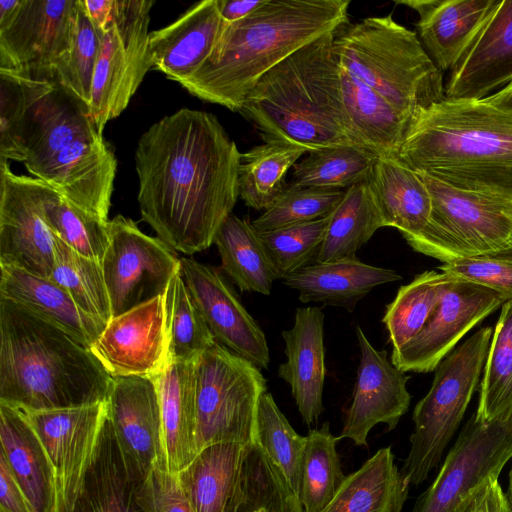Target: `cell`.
I'll list each match as a JSON object with an SVG mask.
<instances>
[{
    "label": "cell",
    "mask_w": 512,
    "mask_h": 512,
    "mask_svg": "<svg viewBox=\"0 0 512 512\" xmlns=\"http://www.w3.org/2000/svg\"><path fill=\"white\" fill-rule=\"evenodd\" d=\"M240 157L211 113L182 108L161 118L135 149L142 220L174 251L209 248L238 200Z\"/></svg>",
    "instance_id": "cell-1"
},
{
    "label": "cell",
    "mask_w": 512,
    "mask_h": 512,
    "mask_svg": "<svg viewBox=\"0 0 512 512\" xmlns=\"http://www.w3.org/2000/svg\"><path fill=\"white\" fill-rule=\"evenodd\" d=\"M337 30L278 63L245 97L238 112L256 126L265 143L294 145L307 153L339 146L363 147L344 107L334 50Z\"/></svg>",
    "instance_id": "cell-2"
},
{
    "label": "cell",
    "mask_w": 512,
    "mask_h": 512,
    "mask_svg": "<svg viewBox=\"0 0 512 512\" xmlns=\"http://www.w3.org/2000/svg\"><path fill=\"white\" fill-rule=\"evenodd\" d=\"M349 0H265L244 19L225 24L201 68L181 86L238 112L256 82L289 55L349 23Z\"/></svg>",
    "instance_id": "cell-3"
},
{
    "label": "cell",
    "mask_w": 512,
    "mask_h": 512,
    "mask_svg": "<svg viewBox=\"0 0 512 512\" xmlns=\"http://www.w3.org/2000/svg\"><path fill=\"white\" fill-rule=\"evenodd\" d=\"M112 377L79 341L0 297V402L22 411L104 402Z\"/></svg>",
    "instance_id": "cell-4"
},
{
    "label": "cell",
    "mask_w": 512,
    "mask_h": 512,
    "mask_svg": "<svg viewBox=\"0 0 512 512\" xmlns=\"http://www.w3.org/2000/svg\"><path fill=\"white\" fill-rule=\"evenodd\" d=\"M396 160L455 188L512 200V111L444 98L419 114Z\"/></svg>",
    "instance_id": "cell-5"
},
{
    "label": "cell",
    "mask_w": 512,
    "mask_h": 512,
    "mask_svg": "<svg viewBox=\"0 0 512 512\" xmlns=\"http://www.w3.org/2000/svg\"><path fill=\"white\" fill-rule=\"evenodd\" d=\"M334 50L343 69L414 120L445 98L443 72L416 33L391 15L340 27Z\"/></svg>",
    "instance_id": "cell-6"
},
{
    "label": "cell",
    "mask_w": 512,
    "mask_h": 512,
    "mask_svg": "<svg viewBox=\"0 0 512 512\" xmlns=\"http://www.w3.org/2000/svg\"><path fill=\"white\" fill-rule=\"evenodd\" d=\"M492 334L491 327H483L452 350L439 363L431 388L416 404L410 450L401 469L410 484H421L439 464L479 385Z\"/></svg>",
    "instance_id": "cell-7"
},
{
    "label": "cell",
    "mask_w": 512,
    "mask_h": 512,
    "mask_svg": "<svg viewBox=\"0 0 512 512\" xmlns=\"http://www.w3.org/2000/svg\"><path fill=\"white\" fill-rule=\"evenodd\" d=\"M431 196L427 226L403 236L415 251L443 263L512 251V200L455 188L418 173Z\"/></svg>",
    "instance_id": "cell-8"
},
{
    "label": "cell",
    "mask_w": 512,
    "mask_h": 512,
    "mask_svg": "<svg viewBox=\"0 0 512 512\" xmlns=\"http://www.w3.org/2000/svg\"><path fill=\"white\" fill-rule=\"evenodd\" d=\"M196 448L255 442L259 400L267 383L256 365L215 342L195 360Z\"/></svg>",
    "instance_id": "cell-9"
},
{
    "label": "cell",
    "mask_w": 512,
    "mask_h": 512,
    "mask_svg": "<svg viewBox=\"0 0 512 512\" xmlns=\"http://www.w3.org/2000/svg\"><path fill=\"white\" fill-rule=\"evenodd\" d=\"M153 0H116L93 74L88 114L100 133L118 117L152 68L148 31Z\"/></svg>",
    "instance_id": "cell-10"
},
{
    "label": "cell",
    "mask_w": 512,
    "mask_h": 512,
    "mask_svg": "<svg viewBox=\"0 0 512 512\" xmlns=\"http://www.w3.org/2000/svg\"><path fill=\"white\" fill-rule=\"evenodd\" d=\"M511 459L512 409L487 421L473 414L410 512H461L490 477H499Z\"/></svg>",
    "instance_id": "cell-11"
},
{
    "label": "cell",
    "mask_w": 512,
    "mask_h": 512,
    "mask_svg": "<svg viewBox=\"0 0 512 512\" xmlns=\"http://www.w3.org/2000/svg\"><path fill=\"white\" fill-rule=\"evenodd\" d=\"M109 235L101 267L114 318L165 295L180 269V258L161 239L144 234L120 214L109 220Z\"/></svg>",
    "instance_id": "cell-12"
},
{
    "label": "cell",
    "mask_w": 512,
    "mask_h": 512,
    "mask_svg": "<svg viewBox=\"0 0 512 512\" xmlns=\"http://www.w3.org/2000/svg\"><path fill=\"white\" fill-rule=\"evenodd\" d=\"M77 14L78 0H22L0 29V69L54 82L70 57Z\"/></svg>",
    "instance_id": "cell-13"
},
{
    "label": "cell",
    "mask_w": 512,
    "mask_h": 512,
    "mask_svg": "<svg viewBox=\"0 0 512 512\" xmlns=\"http://www.w3.org/2000/svg\"><path fill=\"white\" fill-rule=\"evenodd\" d=\"M51 190L35 177L15 174L0 158V265L51 275L56 235L44 211Z\"/></svg>",
    "instance_id": "cell-14"
},
{
    "label": "cell",
    "mask_w": 512,
    "mask_h": 512,
    "mask_svg": "<svg viewBox=\"0 0 512 512\" xmlns=\"http://www.w3.org/2000/svg\"><path fill=\"white\" fill-rule=\"evenodd\" d=\"M508 300L487 287L450 277L423 329L392 351L391 362L404 373L435 370L467 332Z\"/></svg>",
    "instance_id": "cell-15"
},
{
    "label": "cell",
    "mask_w": 512,
    "mask_h": 512,
    "mask_svg": "<svg viewBox=\"0 0 512 512\" xmlns=\"http://www.w3.org/2000/svg\"><path fill=\"white\" fill-rule=\"evenodd\" d=\"M117 160L96 125L28 172L77 207L108 221Z\"/></svg>",
    "instance_id": "cell-16"
},
{
    "label": "cell",
    "mask_w": 512,
    "mask_h": 512,
    "mask_svg": "<svg viewBox=\"0 0 512 512\" xmlns=\"http://www.w3.org/2000/svg\"><path fill=\"white\" fill-rule=\"evenodd\" d=\"M22 412L38 436L51 464L53 500L72 497L83 482L107 417L106 401Z\"/></svg>",
    "instance_id": "cell-17"
},
{
    "label": "cell",
    "mask_w": 512,
    "mask_h": 512,
    "mask_svg": "<svg viewBox=\"0 0 512 512\" xmlns=\"http://www.w3.org/2000/svg\"><path fill=\"white\" fill-rule=\"evenodd\" d=\"M179 272L215 341L258 368L268 369L266 336L222 273L188 257L180 258Z\"/></svg>",
    "instance_id": "cell-18"
},
{
    "label": "cell",
    "mask_w": 512,
    "mask_h": 512,
    "mask_svg": "<svg viewBox=\"0 0 512 512\" xmlns=\"http://www.w3.org/2000/svg\"><path fill=\"white\" fill-rule=\"evenodd\" d=\"M90 351L112 378L158 376L168 363L164 295L112 318Z\"/></svg>",
    "instance_id": "cell-19"
},
{
    "label": "cell",
    "mask_w": 512,
    "mask_h": 512,
    "mask_svg": "<svg viewBox=\"0 0 512 512\" xmlns=\"http://www.w3.org/2000/svg\"><path fill=\"white\" fill-rule=\"evenodd\" d=\"M106 407L126 466L141 483L155 465L165 464L155 379L138 376L113 378Z\"/></svg>",
    "instance_id": "cell-20"
},
{
    "label": "cell",
    "mask_w": 512,
    "mask_h": 512,
    "mask_svg": "<svg viewBox=\"0 0 512 512\" xmlns=\"http://www.w3.org/2000/svg\"><path fill=\"white\" fill-rule=\"evenodd\" d=\"M356 335L361 351L353 399L346 411L341 439L367 446L370 430L379 423L393 430L409 409V376L388 359L386 350H377L360 327Z\"/></svg>",
    "instance_id": "cell-21"
},
{
    "label": "cell",
    "mask_w": 512,
    "mask_h": 512,
    "mask_svg": "<svg viewBox=\"0 0 512 512\" xmlns=\"http://www.w3.org/2000/svg\"><path fill=\"white\" fill-rule=\"evenodd\" d=\"M511 82L512 0H503L450 71L445 98L482 100Z\"/></svg>",
    "instance_id": "cell-22"
},
{
    "label": "cell",
    "mask_w": 512,
    "mask_h": 512,
    "mask_svg": "<svg viewBox=\"0 0 512 512\" xmlns=\"http://www.w3.org/2000/svg\"><path fill=\"white\" fill-rule=\"evenodd\" d=\"M419 15L416 28L427 53L451 71L500 4L496 0H401Z\"/></svg>",
    "instance_id": "cell-23"
},
{
    "label": "cell",
    "mask_w": 512,
    "mask_h": 512,
    "mask_svg": "<svg viewBox=\"0 0 512 512\" xmlns=\"http://www.w3.org/2000/svg\"><path fill=\"white\" fill-rule=\"evenodd\" d=\"M224 25L217 0L195 3L176 21L150 32L153 68L181 85L207 60Z\"/></svg>",
    "instance_id": "cell-24"
},
{
    "label": "cell",
    "mask_w": 512,
    "mask_h": 512,
    "mask_svg": "<svg viewBox=\"0 0 512 512\" xmlns=\"http://www.w3.org/2000/svg\"><path fill=\"white\" fill-rule=\"evenodd\" d=\"M324 318L319 307L298 308L293 327L282 331L287 360L279 366L278 376L290 385L307 425L317 422L324 410Z\"/></svg>",
    "instance_id": "cell-25"
},
{
    "label": "cell",
    "mask_w": 512,
    "mask_h": 512,
    "mask_svg": "<svg viewBox=\"0 0 512 512\" xmlns=\"http://www.w3.org/2000/svg\"><path fill=\"white\" fill-rule=\"evenodd\" d=\"M139 482L126 466L108 416L78 491L50 512H133Z\"/></svg>",
    "instance_id": "cell-26"
},
{
    "label": "cell",
    "mask_w": 512,
    "mask_h": 512,
    "mask_svg": "<svg viewBox=\"0 0 512 512\" xmlns=\"http://www.w3.org/2000/svg\"><path fill=\"white\" fill-rule=\"evenodd\" d=\"M0 297L60 328L89 350L106 323L85 313L69 293L49 278L0 265Z\"/></svg>",
    "instance_id": "cell-27"
},
{
    "label": "cell",
    "mask_w": 512,
    "mask_h": 512,
    "mask_svg": "<svg viewBox=\"0 0 512 512\" xmlns=\"http://www.w3.org/2000/svg\"><path fill=\"white\" fill-rule=\"evenodd\" d=\"M392 269L372 266L356 256L305 266L283 279L302 303L319 302L353 311L376 286L401 280Z\"/></svg>",
    "instance_id": "cell-28"
},
{
    "label": "cell",
    "mask_w": 512,
    "mask_h": 512,
    "mask_svg": "<svg viewBox=\"0 0 512 512\" xmlns=\"http://www.w3.org/2000/svg\"><path fill=\"white\" fill-rule=\"evenodd\" d=\"M162 421L165 465L178 474L197 455L195 364L167 363L154 377Z\"/></svg>",
    "instance_id": "cell-29"
},
{
    "label": "cell",
    "mask_w": 512,
    "mask_h": 512,
    "mask_svg": "<svg viewBox=\"0 0 512 512\" xmlns=\"http://www.w3.org/2000/svg\"><path fill=\"white\" fill-rule=\"evenodd\" d=\"M340 79L345 111L362 146L396 159L415 120L341 66Z\"/></svg>",
    "instance_id": "cell-30"
},
{
    "label": "cell",
    "mask_w": 512,
    "mask_h": 512,
    "mask_svg": "<svg viewBox=\"0 0 512 512\" xmlns=\"http://www.w3.org/2000/svg\"><path fill=\"white\" fill-rule=\"evenodd\" d=\"M366 183L385 227H394L408 236L427 226L432 200L417 172L396 159L378 157Z\"/></svg>",
    "instance_id": "cell-31"
},
{
    "label": "cell",
    "mask_w": 512,
    "mask_h": 512,
    "mask_svg": "<svg viewBox=\"0 0 512 512\" xmlns=\"http://www.w3.org/2000/svg\"><path fill=\"white\" fill-rule=\"evenodd\" d=\"M0 454L37 512H50L54 478L48 456L25 414L0 402Z\"/></svg>",
    "instance_id": "cell-32"
},
{
    "label": "cell",
    "mask_w": 512,
    "mask_h": 512,
    "mask_svg": "<svg viewBox=\"0 0 512 512\" xmlns=\"http://www.w3.org/2000/svg\"><path fill=\"white\" fill-rule=\"evenodd\" d=\"M410 483L398 469L391 447L379 449L346 476L322 512H401Z\"/></svg>",
    "instance_id": "cell-33"
},
{
    "label": "cell",
    "mask_w": 512,
    "mask_h": 512,
    "mask_svg": "<svg viewBox=\"0 0 512 512\" xmlns=\"http://www.w3.org/2000/svg\"><path fill=\"white\" fill-rule=\"evenodd\" d=\"M248 445L221 442L206 446L177 474L194 512L225 511Z\"/></svg>",
    "instance_id": "cell-34"
},
{
    "label": "cell",
    "mask_w": 512,
    "mask_h": 512,
    "mask_svg": "<svg viewBox=\"0 0 512 512\" xmlns=\"http://www.w3.org/2000/svg\"><path fill=\"white\" fill-rule=\"evenodd\" d=\"M214 244L222 270L241 292L269 295L277 279L266 248L248 218L231 213L218 230Z\"/></svg>",
    "instance_id": "cell-35"
},
{
    "label": "cell",
    "mask_w": 512,
    "mask_h": 512,
    "mask_svg": "<svg viewBox=\"0 0 512 512\" xmlns=\"http://www.w3.org/2000/svg\"><path fill=\"white\" fill-rule=\"evenodd\" d=\"M224 512H304L284 475L256 443L245 453Z\"/></svg>",
    "instance_id": "cell-36"
},
{
    "label": "cell",
    "mask_w": 512,
    "mask_h": 512,
    "mask_svg": "<svg viewBox=\"0 0 512 512\" xmlns=\"http://www.w3.org/2000/svg\"><path fill=\"white\" fill-rule=\"evenodd\" d=\"M385 227L366 182L345 190V195L330 214L316 262H329L356 256L374 233Z\"/></svg>",
    "instance_id": "cell-37"
},
{
    "label": "cell",
    "mask_w": 512,
    "mask_h": 512,
    "mask_svg": "<svg viewBox=\"0 0 512 512\" xmlns=\"http://www.w3.org/2000/svg\"><path fill=\"white\" fill-rule=\"evenodd\" d=\"M305 153L302 147L279 143L257 145L241 153L239 197L248 207L266 211L285 191L287 171Z\"/></svg>",
    "instance_id": "cell-38"
},
{
    "label": "cell",
    "mask_w": 512,
    "mask_h": 512,
    "mask_svg": "<svg viewBox=\"0 0 512 512\" xmlns=\"http://www.w3.org/2000/svg\"><path fill=\"white\" fill-rule=\"evenodd\" d=\"M340 440L328 422L306 436L298 493L304 512H322L342 486L346 475L336 449Z\"/></svg>",
    "instance_id": "cell-39"
},
{
    "label": "cell",
    "mask_w": 512,
    "mask_h": 512,
    "mask_svg": "<svg viewBox=\"0 0 512 512\" xmlns=\"http://www.w3.org/2000/svg\"><path fill=\"white\" fill-rule=\"evenodd\" d=\"M449 280L450 276L442 271L428 270L399 288L382 319L392 351L401 348L423 329Z\"/></svg>",
    "instance_id": "cell-40"
},
{
    "label": "cell",
    "mask_w": 512,
    "mask_h": 512,
    "mask_svg": "<svg viewBox=\"0 0 512 512\" xmlns=\"http://www.w3.org/2000/svg\"><path fill=\"white\" fill-rule=\"evenodd\" d=\"M164 299L168 363L194 361L216 341L179 271Z\"/></svg>",
    "instance_id": "cell-41"
},
{
    "label": "cell",
    "mask_w": 512,
    "mask_h": 512,
    "mask_svg": "<svg viewBox=\"0 0 512 512\" xmlns=\"http://www.w3.org/2000/svg\"><path fill=\"white\" fill-rule=\"evenodd\" d=\"M378 157L359 146H339L310 152L293 166L290 184L346 190L367 181Z\"/></svg>",
    "instance_id": "cell-42"
},
{
    "label": "cell",
    "mask_w": 512,
    "mask_h": 512,
    "mask_svg": "<svg viewBox=\"0 0 512 512\" xmlns=\"http://www.w3.org/2000/svg\"><path fill=\"white\" fill-rule=\"evenodd\" d=\"M512 409V299L501 308L492 334L479 387V420H491Z\"/></svg>",
    "instance_id": "cell-43"
},
{
    "label": "cell",
    "mask_w": 512,
    "mask_h": 512,
    "mask_svg": "<svg viewBox=\"0 0 512 512\" xmlns=\"http://www.w3.org/2000/svg\"><path fill=\"white\" fill-rule=\"evenodd\" d=\"M48 278L93 318L106 324L113 318L101 263L81 256L57 236L54 267Z\"/></svg>",
    "instance_id": "cell-44"
},
{
    "label": "cell",
    "mask_w": 512,
    "mask_h": 512,
    "mask_svg": "<svg viewBox=\"0 0 512 512\" xmlns=\"http://www.w3.org/2000/svg\"><path fill=\"white\" fill-rule=\"evenodd\" d=\"M55 87L51 81L0 69V158L22 162L21 137L29 110Z\"/></svg>",
    "instance_id": "cell-45"
},
{
    "label": "cell",
    "mask_w": 512,
    "mask_h": 512,
    "mask_svg": "<svg viewBox=\"0 0 512 512\" xmlns=\"http://www.w3.org/2000/svg\"><path fill=\"white\" fill-rule=\"evenodd\" d=\"M255 442L279 468L298 496L306 436L293 429L267 391L259 400Z\"/></svg>",
    "instance_id": "cell-46"
},
{
    "label": "cell",
    "mask_w": 512,
    "mask_h": 512,
    "mask_svg": "<svg viewBox=\"0 0 512 512\" xmlns=\"http://www.w3.org/2000/svg\"><path fill=\"white\" fill-rule=\"evenodd\" d=\"M53 233L75 252L101 263L109 245V220H103L62 197L53 188L45 202Z\"/></svg>",
    "instance_id": "cell-47"
},
{
    "label": "cell",
    "mask_w": 512,
    "mask_h": 512,
    "mask_svg": "<svg viewBox=\"0 0 512 512\" xmlns=\"http://www.w3.org/2000/svg\"><path fill=\"white\" fill-rule=\"evenodd\" d=\"M329 220L330 214L310 222L259 232L277 279L316 263Z\"/></svg>",
    "instance_id": "cell-48"
},
{
    "label": "cell",
    "mask_w": 512,
    "mask_h": 512,
    "mask_svg": "<svg viewBox=\"0 0 512 512\" xmlns=\"http://www.w3.org/2000/svg\"><path fill=\"white\" fill-rule=\"evenodd\" d=\"M345 195L343 189L289 184L279 199L252 221L258 232L310 222L328 216Z\"/></svg>",
    "instance_id": "cell-49"
},
{
    "label": "cell",
    "mask_w": 512,
    "mask_h": 512,
    "mask_svg": "<svg viewBox=\"0 0 512 512\" xmlns=\"http://www.w3.org/2000/svg\"><path fill=\"white\" fill-rule=\"evenodd\" d=\"M100 36L78 0L76 34L67 63L56 72L54 83L88 109Z\"/></svg>",
    "instance_id": "cell-50"
},
{
    "label": "cell",
    "mask_w": 512,
    "mask_h": 512,
    "mask_svg": "<svg viewBox=\"0 0 512 512\" xmlns=\"http://www.w3.org/2000/svg\"><path fill=\"white\" fill-rule=\"evenodd\" d=\"M440 271L512 299V251L484 254L443 263Z\"/></svg>",
    "instance_id": "cell-51"
},
{
    "label": "cell",
    "mask_w": 512,
    "mask_h": 512,
    "mask_svg": "<svg viewBox=\"0 0 512 512\" xmlns=\"http://www.w3.org/2000/svg\"><path fill=\"white\" fill-rule=\"evenodd\" d=\"M133 512H194L178 475L155 465L136 487Z\"/></svg>",
    "instance_id": "cell-52"
},
{
    "label": "cell",
    "mask_w": 512,
    "mask_h": 512,
    "mask_svg": "<svg viewBox=\"0 0 512 512\" xmlns=\"http://www.w3.org/2000/svg\"><path fill=\"white\" fill-rule=\"evenodd\" d=\"M498 476H492L468 501L461 512H512Z\"/></svg>",
    "instance_id": "cell-53"
},
{
    "label": "cell",
    "mask_w": 512,
    "mask_h": 512,
    "mask_svg": "<svg viewBox=\"0 0 512 512\" xmlns=\"http://www.w3.org/2000/svg\"><path fill=\"white\" fill-rule=\"evenodd\" d=\"M0 512H37L0 454Z\"/></svg>",
    "instance_id": "cell-54"
},
{
    "label": "cell",
    "mask_w": 512,
    "mask_h": 512,
    "mask_svg": "<svg viewBox=\"0 0 512 512\" xmlns=\"http://www.w3.org/2000/svg\"><path fill=\"white\" fill-rule=\"evenodd\" d=\"M92 24L104 33L113 22L116 0H81Z\"/></svg>",
    "instance_id": "cell-55"
},
{
    "label": "cell",
    "mask_w": 512,
    "mask_h": 512,
    "mask_svg": "<svg viewBox=\"0 0 512 512\" xmlns=\"http://www.w3.org/2000/svg\"><path fill=\"white\" fill-rule=\"evenodd\" d=\"M221 18L225 24L240 21L264 4L265 0H217Z\"/></svg>",
    "instance_id": "cell-56"
},
{
    "label": "cell",
    "mask_w": 512,
    "mask_h": 512,
    "mask_svg": "<svg viewBox=\"0 0 512 512\" xmlns=\"http://www.w3.org/2000/svg\"><path fill=\"white\" fill-rule=\"evenodd\" d=\"M22 0H0V29L6 27L16 16Z\"/></svg>",
    "instance_id": "cell-57"
},
{
    "label": "cell",
    "mask_w": 512,
    "mask_h": 512,
    "mask_svg": "<svg viewBox=\"0 0 512 512\" xmlns=\"http://www.w3.org/2000/svg\"><path fill=\"white\" fill-rule=\"evenodd\" d=\"M484 100L497 107L512 111V82Z\"/></svg>",
    "instance_id": "cell-58"
},
{
    "label": "cell",
    "mask_w": 512,
    "mask_h": 512,
    "mask_svg": "<svg viewBox=\"0 0 512 512\" xmlns=\"http://www.w3.org/2000/svg\"><path fill=\"white\" fill-rule=\"evenodd\" d=\"M512 460V459H511ZM506 496L510 502V505L512 507V465L508 474V488L506 491Z\"/></svg>",
    "instance_id": "cell-59"
}]
</instances>
